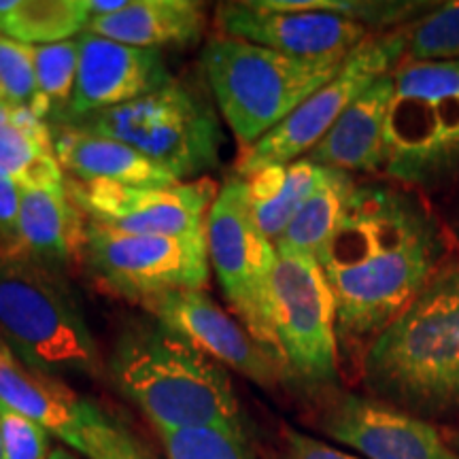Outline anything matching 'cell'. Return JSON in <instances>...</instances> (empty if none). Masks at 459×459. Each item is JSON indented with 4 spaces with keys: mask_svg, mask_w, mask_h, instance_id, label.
Listing matches in <instances>:
<instances>
[{
    "mask_svg": "<svg viewBox=\"0 0 459 459\" xmlns=\"http://www.w3.org/2000/svg\"><path fill=\"white\" fill-rule=\"evenodd\" d=\"M445 223L415 189L358 183L317 257L336 300V334L372 342L451 260Z\"/></svg>",
    "mask_w": 459,
    "mask_h": 459,
    "instance_id": "cell-1",
    "label": "cell"
},
{
    "mask_svg": "<svg viewBox=\"0 0 459 459\" xmlns=\"http://www.w3.org/2000/svg\"><path fill=\"white\" fill-rule=\"evenodd\" d=\"M113 385L156 432L245 428L228 370L158 319L122 330L108 359Z\"/></svg>",
    "mask_w": 459,
    "mask_h": 459,
    "instance_id": "cell-2",
    "label": "cell"
},
{
    "mask_svg": "<svg viewBox=\"0 0 459 459\" xmlns=\"http://www.w3.org/2000/svg\"><path fill=\"white\" fill-rule=\"evenodd\" d=\"M364 381L411 415L459 409V262L449 260L364 353Z\"/></svg>",
    "mask_w": 459,
    "mask_h": 459,
    "instance_id": "cell-3",
    "label": "cell"
},
{
    "mask_svg": "<svg viewBox=\"0 0 459 459\" xmlns=\"http://www.w3.org/2000/svg\"><path fill=\"white\" fill-rule=\"evenodd\" d=\"M383 175L419 194L459 192V62L402 60Z\"/></svg>",
    "mask_w": 459,
    "mask_h": 459,
    "instance_id": "cell-4",
    "label": "cell"
},
{
    "mask_svg": "<svg viewBox=\"0 0 459 459\" xmlns=\"http://www.w3.org/2000/svg\"><path fill=\"white\" fill-rule=\"evenodd\" d=\"M344 60H302L223 34L211 39L200 56L206 83L240 152L334 79Z\"/></svg>",
    "mask_w": 459,
    "mask_h": 459,
    "instance_id": "cell-5",
    "label": "cell"
},
{
    "mask_svg": "<svg viewBox=\"0 0 459 459\" xmlns=\"http://www.w3.org/2000/svg\"><path fill=\"white\" fill-rule=\"evenodd\" d=\"M0 332L11 351L41 375L100 370L99 344L73 291L43 264L0 254Z\"/></svg>",
    "mask_w": 459,
    "mask_h": 459,
    "instance_id": "cell-6",
    "label": "cell"
},
{
    "mask_svg": "<svg viewBox=\"0 0 459 459\" xmlns=\"http://www.w3.org/2000/svg\"><path fill=\"white\" fill-rule=\"evenodd\" d=\"M130 145L177 179H192L220 164L223 134L209 102L179 82L126 105L65 124Z\"/></svg>",
    "mask_w": 459,
    "mask_h": 459,
    "instance_id": "cell-7",
    "label": "cell"
},
{
    "mask_svg": "<svg viewBox=\"0 0 459 459\" xmlns=\"http://www.w3.org/2000/svg\"><path fill=\"white\" fill-rule=\"evenodd\" d=\"M206 243L211 266L215 268L223 296L237 311L240 324L283 364L273 330L277 249L251 217L243 177H228L217 192L206 215Z\"/></svg>",
    "mask_w": 459,
    "mask_h": 459,
    "instance_id": "cell-8",
    "label": "cell"
},
{
    "mask_svg": "<svg viewBox=\"0 0 459 459\" xmlns=\"http://www.w3.org/2000/svg\"><path fill=\"white\" fill-rule=\"evenodd\" d=\"M404 56L406 26L370 34L347 56L334 79L308 96L290 117L262 136L255 145L240 152L237 175L245 179L268 166L291 164L307 156L351 107V102L383 74L394 73Z\"/></svg>",
    "mask_w": 459,
    "mask_h": 459,
    "instance_id": "cell-9",
    "label": "cell"
},
{
    "mask_svg": "<svg viewBox=\"0 0 459 459\" xmlns=\"http://www.w3.org/2000/svg\"><path fill=\"white\" fill-rule=\"evenodd\" d=\"M83 260L111 294L145 302L166 291L203 290L209 281L206 230L183 237H143L88 223Z\"/></svg>",
    "mask_w": 459,
    "mask_h": 459,
    "instance_id": "cell-10",
    "label": "cell"
},
{
    "mask_svg": "<svg viewBox=\"0 0 459 459\" xmlns=\"http://www.w3.org/2000/svg\"><path fill=\"white\" fill-rule=\"evenodd\" d=\"M273 330L290 378L311 387L336 381V300L315 257L277 254Z\"/></svg>",
    "mask_w": 459,
    "mask_h": 459,
    "instance_id": "cell-11",
    "label": "cell"
},
{
    "mask_svg": "<svg viewBox=\"0 0 459 459\" xmlns=\"http://www.w3.org/2000/svg\"><path fill=\"white\" fill-rule=\"evenodd\" d=\"M215 181L196 179L166 187L66 179V194L96 226L143 237H183L206 230L217 196Z\"/></svg>",
    "mask_w": 459,
    "mask_h": 459,
    "instance_id": "cell-12",
    "label": "cell"
},
{
    "mask_svg": "<svg viewBox=\"0 0 459 459\" xmlns=\"http://www.w3.org/2000/svg\"><path fill=\"white\" fill-rule=\"evenodd\" d=\"M143 307L223 368L238 372L260 387H274L290 378L285 366L203 290L166 291L149 298Z\"/></svg>",
    "mask_w": 459,
    "mask_h": 459,
    "instance_id": "cell-13",
    "label": "cell"
},
{
    "mask_svg": "<svg viewBox=\"0 0 459 459\" xmlns=\"http://www.w3.org/2000/svg\"><path fill=\"white\" fill-rule=\"evenodd\" d=\"M317 426L366 459H459L426 419L366 395H332L321 406Z\"/></svg>",
    "mask_w": 459,
    "mask_h": 459,
    "instance_id": "cell-14",
    "label": "cell"
},
{
    "mask_svg": "<svg viewBox=\"0 0 459 459\" xmlns=\"http://www.w3.org/2000/svg\"><path fill=\"white\" fill-rule=\"evenodd\" d=\"M217 28L223 37L302 60H344L370 37L368 28L347 17L324 11H274L260 0L221 3Z\"/></svg>",
    "mask_w": 459,
    "mask_h": 459,
    "instance_id": "cell-15",
    "label": "cell"
},
{
    "mask_svg": "<svg viewBox=\"0 0 459 459\" xmlns=\"http://www.w3.org/2000/svg\"><path fill=\"white\" fill-rule=\"evenodd\" d=\"M71 107L56 124L132 102L175 82L160 49H141L83 30ZM54 126V124H51Z\"/></svg>",
    "mask_w": 459,
    "mask_h": 459,
    "instance_id": "cell-16",
    "label": "cell"
},
{
    "mask_svg": "<svg viewBox=\"0 0 459 459\" xmlns=\"http://www.w3.org/2000/svg\"><path fill=\"white\" fill-rule=\"evenodd\" d=\"M0 402L83 455V429L99 406L79 398L60 378L28 368L4 342H0Z\"/></svg>",
    "mask_w": 459,
    "mask_h": 459,
    "instance_id": "cell-17",
    "label": "cell"
},
{
    "mask_svg": "<svg viewBox=\"0 0 459 459\" xmlns=\"http://www.w3.org/2000/svg\"><path fill=\"white\" fill-rule=\"evenodd\" d=\"M394 99V74H383L351 102L328 134L304 156L308 162L344 172H383L385 126Z\"/></svg>",
    "mask_w": 459,
    "mask_h": 459,
    "instance_id": "cell-18",
    "label": "cell"
},
{
    "mask_svg": "<svg viewBox=\"0 0 459 459\" xmlns=\"http://www.w3.org/2000/svg\"><path fill=\"white\" fill-rule=\"evenodd\" d=\"M62 170L79 181H108L134 187H166L179 183L175 175L152 162L122 141L71 126H49Z\"/></svg>",
    "mask_w": 459,
    "mask_h": 459,
    "instance_id": "cell-19",
    "label": "cell"
},
{
    "mask_svg": "<svg viewBox=\"0 0 459 459\" xmlns=\"http://www.w3.org/2000/svg\"><path fill=\"white\" fill-rule=\"evenodd\" d=\"M204 9L194 0H128L111 15L91 17L85 30L141 49L189 45L204 32Z\"/></svg>",
    "mask_w": 459,
    "mask_h": 459,
    "instance_id": "cell-20",
    "label": "cell"
},
{
    "mask_svg": "<svg viewBox=\"0 0 459 459\" xmlns=\"http://www.w3.org/2000/svg\"><path fill=\"white\" fill-rule=\"evenodd\" d=\"M82 211L62 187L22 189L20 249L15 255L43 266L65 264L83 245Z\"/></svg>",
    "mask_w": 459,
    "mask_h": 459,
    "instance_id": "cell-21",
    "label": "cell"
},
{
    "mask_svg": "<svg viewBox=\"0 0 459 459\" xmlns=\"http://www.w3.org/2000/svg\"><path fill=\"white\" fill-rule=\"evenodd\" d=\"M0 172L22 189L62 187L66 183L49 124L30 108L0 102Z\"/></svg>",
    "mask_w": 459,
    "mask_h": 459,
    "instance_id": "cell-22",
    "label": "cell"
},
{
    "mask_svg": "<svg viewBox=\"0 0 459 459\" xmlns=\"http://www.w3.org/2000/svg\"><path fill=\"white\" fill-rule=\"evenodd\" d=\"M324 172V166L300 158L291 164L268 166L245 177L251 217L271 243L285 232L313 189L319 186Z\"/></svg>",
    "mask_w": 459,
    "mask_h": 459,
    "instance_id": "cell-23",
    "label": "cell"
},
{
    "mask_svg": "<svg viewBox=\"0 0 459 459\" xmlns=\"http://www.w3.org/2000/svg\"><path fill=\"white\" fill-rule=\"evenodd\" d=\"M325 169V166H324ZM355 183L351 172L325 169L319 186L313 189L307 203L298 211L285 232L274 240L279 255L317 257L334 237L342 220L344 206L353 194Z\"/></svg>",
    "mask_w": 459,
    "mask_h": 459,
    "instance_id": "cell-24",
    "label": "cell"
},
{
    "mask_svg": "<svg viewBox=\"0 0 459 459\" xmlns=\"http://www.w3.org/2000/svg\"><path fill=\"white\" fill-rule=\"evenodd\" d=\"M90 20L88 0H0V37L24 45L71 41Z\"/></svg>",
    "mask_w": 459,
    "mask_h": 459,
    "instance_id": "cell-25",
    "label": "cell"
},
{
    "mask_svg": "<svg viewBox=\"0 0 459 459\" xmlns=\"http://www.w3.org/2000/svg\"><path fill=\"white\" fill-rule=\"evenodd\" d=\"M39 85V119L49 126L60 122L71 107L79 68V41L30 45Z\"/></svg>",
    "mask_w": 459,
    "mask_h": 459,
    "instance_id": "cell-26",
    "label": "cell"
},
{
    "mask_svg": "<svg viewBox=\"0 0 459 459\" xmlns=\"http://www.w3.org/2000/svg\"><path fill=\"white\" fill-rule=\"evenodd\" d=\"M274 11H324L366 28H402L438 7L440 3L423 0H260Z\"/></svg>",
    "mask_w": 459,
    "mask_h": 459,
    "instance_id": "cell-27",
    "label": "cell"
},
{
    "mask_svg": "<svg viewBox=\"0 0 459 459\" xmlns=\"http://www.w3.org/2000/svg\"><path fill=\"white\" fill-rule=\"evenodd\" d=\"M409 62H459V0L438 7L406 24Z\"/></svg>",
    "mask_w": 459,
    "mask_h": 459,
    "instance_id": "cell-28",
    "label": "cell"
},
{
    "mask_svg": "<svg viewBox=\"0 0 459 459\" xmlns=\"http://www.w3.org/2000/svg\"><path fill=\"white\" fill-rule=\"evenodd\" d=\"M166 459H255L245 428H187L158 432Z\"/></svg>",
    "mask_w": 459,
    "mask_h": 459,
    "instance_id": "cell-29",
    "label": "cell"
},
{
    "mask_svg": "<svg viewBox=\"0 0 459 459\" xmlns=\"http://www.w3.org/2000/svg\"><path fill=\"white\" fill-rule=\"evenodd\" d=\"M0 100L24 107L39 117V85L34 73L32 48L13 39L0 37Z\"/></svg>",
    "mask_w": 459,
    "mask_h": 459,
    "instance_id": "cell-30",
    "label": "cell"
},
{
    "mask_svg": "<svg viewBox=\"0 0 459 459\" xmlns=\"http://www.w3.org/2000/svg\"><path fill=\"white\" fill-rule=\"evenodd\" d=\"M83 455L88 459H158L139 436L100 409L83 429Z\"/></svg>",
    "mask_w": 459,
    "mask_h": 459,
    "instance_id": "cell-31",
    "label": "cell"
},
{
    "mask_svg": "<svg viewBox=\"0 0 459 459\" xmlns=\"http://www.w3.org/2000/svg\"><path fill=\"white\" fill-rule=\"evenodd\" d=\"M0 436L4 459H49L56 449L51 434L37 421L0 402Z\"/></svg>",
    "mask_w": 459,
    "mask_h": 459,
    "instance_id": "cell-32",
    "label": "cell"
},
{
    "mask_svg": "<svg viewBox=\"0 0 459 459\" xmlns=\"http://www.w3.org/2000/svg\"><path fill=\"white\" fill-rule=\"evenodd\" d=\"M273 459H361L351 453H344L336 446H330L324 440L302 434L291 426L281 428L279 445Z\"/></svg>",
    "mask_w": 459,
    "mask_h": 459,
    "instance_id": "cell-33",
    "label": "cell"
},
{
    "mask_svg": "<svg viewBox=\"0 0 459 459\" xmlns=\"http://www.w3.org/2000/svg\"><path fill=\"white\" fill-rule=\"evenodd\" d=\"M20 206L22 187L0 172V243L7 247L9 255H15L20 249Z\"/></svg>",
    "mask_w": 459,
    "mask_h": 459,
    "instance_id": "cell-34",
    "label": "cell"
},
{
    "mask_svg": "<svg viewBox=\"0 0 459 459\" xmlns=\"http://www.w3.org/2000/svg\"><path fill=\"white\" fill-rule=\"evenodd\" d=\"M49 459H79V457L66 449H56L54 453H51Z\"/></svg>",
    "mask_w": 459,
    "mask_h": 459,
    "instance_id": "cell-35",
    "label": "cell"
},
{
    "mask_svg": "<svg viewBox=\"0 0 459 459\" xmlns=\"http://www.w3.org/2000/svg\"><path fill=\"white\" fill-rule=\"evenodd\" d=\"M453 232H455V238L459 243V204H457L455 213H453Z\"/></svg>",
    "mask_w": 459,
    "mask_h": 459,
    "instance_id": "cell-36",
    "label": "cell"
},
{
    "mask_svg": "<svg viewBox=\"0 0 459 459\" xmlns=\"http://www.w3.org/2000/svg\"><path fill=\"white\" fill-rule=\"evenodd\" d=\"M0 459H4V455H3V436H0Z\"/></svg>",
    "mask_w": 459,
    "mask_h": 459,
    "instance_id": "cell-37",
    "label": "cell"
},
{
    "mask_svg": "<svg viewBox=\"0 0 459 459\" xmlns=\"http://www.w3.org/2000/svg\"><path fill=\"white\" fill-rule=\"evenodd\" d=\"M0 102H3V100H0Z\"/></svg>",
    "mask_w": 459,
    "mask_h": 459,
    "instance_id": "cell-38",
    "label": "cell"
}]
</instances>
